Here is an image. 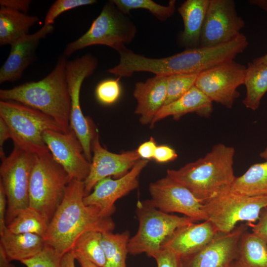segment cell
I'll return each instance as SVG.
<instances>
[{
  "label": "cell",
  "instance_id": "1",
  "mask_svg": "<svg viewBox=\"0 0 267 267\" xmlns=\"http://www.w3.org/2000/svg\"><path fill=\"white\" fill-rule=\"evenodd\" d=\"M84 181L71 180L63 198L49 222L46 244L63 256L71 251L77 239L89 231L112 232L115 223L95 206L87 205Z\"/></svg>",
  "mask_w": 267,
  "mask_h": 267
},
{
  "label": "cell",
  "instance_id": "2",
  "mask_svg": "<svg viewBox=\"0 0 267 267\" xmlns=\"http://www.w3.org/2000/svg\"><path fill=\"white\" fill-rule=\"evenodd\" d=\"M67 62L65 57H60L53 70L42 80L0 89L1 100L17 102L38 110L52 118L65 133H68L71 130V97Z\"/></svg>",
  "mask_w": 267,
  "mask_h": 267
},
{
  "label": "cell",
  "instance_id": "3",
  "mask_svg": "<svg viewBox=\"0 0 267 267\" xmlns=\"http://www.w3.org/2000/svg\"><path fill=\"white\" fill-rule=\"evenodd\" d=\"M234 153L233 147L219 143L203 157L179 169H168L166 176L185 187L203 203L230 189L236 177L233 167Z\"/></svg>",
  "mask_w": 267,
  "mask_h": 267
},
{
  "label": "cell",
  "instance_id": "4",
  "mask_svg": "<svg viewBox=\"0 0 267 267\" xmlns=\"http://www.w3.org/2000/svg\"><path fill=\"white\" fill-rule=\"evenodd\" d=\"M0 118L7 125L14 144L36 155L49 151L43 138L45 131L64 133L49 116L13 101L0 100Z\"/></svg>",
  "mask_w": 267,
  "mask_h": 267
},
{
  "label": "cell",
  "instance_id": "5",
  "mask_svg": "<svg viewBox=\"0 0 267 267\" xmlns=\"http://www.w3.org/2000/svg\"><path fill=\"white\" fill-rule=\"evenodd\" d=\"M71 180L50 151L36 155L30 180L29 207L50 222Z\"/></svg>",
  "mask_w": 267,
  "mask_h": 267
},
{
  "label": "cell",
  "instance_id": "6",
  "mask_svg": "<svg viewBox=\"0 0 267 267\" xmlns=\"http://www.w3.org/2000/svg\"><path fill=\"white\" fill-rule=\"evenodd\" d=\"M137 29L127 15L110 0L104 5L99 15L94 20L89 30L76 41L66 46L64 55L69 56L87 46L104 45L119 53L132 42Z\"/></svg>",
  "mask_w": 267,
  "mask_h": 267
},
{
  "label": "cell",
  "instance_id": "7",
  "mask_svg": "<svg viewBox=\"0 0 267 267\" xmlns=\"http://www.w3.org/2000/svg\"><path fill=\"white\" fill-rule=\"evenodd\" d=\"M136 214L139 222L135 234L129 239L128 253H146L149 257L161 250L162 244L177 228L195 222L186 217L163 212L149 200L138 201Z\"/></svg>",
  "mask_w": 267,
  "mask_h": 267
},
{
  "label": "cell",
  "instance_id": "8",
  "mask_svg": "<svg viewBox=\"0 0 267 267\" xmlns=\"http://www.w3.org/2000/svg\"><path fill=\"white\" fill-rule=\"evenodd\" d=\"M203 211L219 232L228 233L240 222L254 223L267 207V196H248L228 189L203 203Z\"/></svg>",
  "mask_w": 267,
  "mask_h": 267
},
{
  "label": "cell",
  "instance_id": "9",
  "mask_svg": "<svg viewBox=\"0 0 267 267\" xmlns=\"http://www.w3.org/2000/svg\"><path fill=\"white\" fill-rule=\"evenodd\" d=\"M35 158L36 154L14 144L10 154L1 159L0 183L7 201L6 225L19 210L29 207L30 180Z\"/></svg>",
  "mask_w": 267,
  "mask_h": 267
},
{
  "label": "cell",
  "instance_id": "10",
  "mask_svg": "<svg viewBox=\"0 0 267 267\" xmlns=\"http://www.w3.org/2000/svg\"><path fill=\"white\" fill-rule=\"evenodd\" d=\"M96 58L86 54L66 64V78L71 97L70 127L80 140L84 155L90 162L92 160L91 143L96 132L90 119L82 112L80 93L84 80L90 76L97 67Z\"/></svg>",
  "mask_w": 267,
  "mask_h": 267
},
{
  "label": "cell",
  "instance_id": "11",
  "mask_svg": "<svg viewBox=\"0 0 267 267\" xmlns=\"http://www.w3.org/2000/svg\"><path fill=\"white\" fill-rule=\"evenodd\" d=\"M246 69L234 60L227 61L199 74L195 86L212 102L231 108L239 96L237 89L244 84Z\"/></svg>",
  "mask_w": 267,
  "mask_h": 267
},
{
  "label": "cell",
  "instance_id": "12",
  "mask_svg": "<svg viewBox=\"0 0 267 267\" xmlns=\"http://www.w3.org/2000/svg\"><path fill=\"white\" fill-rule=\"evenodd\" d=\"M245 21L233 0H209L200 37V47H213L237 37Z\"/></svg>",
  "mask_w": 267,
  "mask_h": 267
},
{
  "label": "cell",
  "instance_id": "13",
  "mask_svg": "<svg viewBox=\"0 0 267 267\" xmlns=\"http://www.w3.org/2000/svg\"><path fill=\"white\" fill-rule=\"evenodd\" d=\"M151 203L167 213H178L195 222L208 220L202 202L187 188L167 176L150 183Z\"/></svg>",
  "mask_w": 267,
  "mask_h": 267
},
{
  "label": "cell",
  "instance_id": "14",
  "mask_svg": "<svg viewBox=\"0 0 267 267\" xmlns=\"http://www.w3.org/2000/svg\"><path fill=\"white\" fill-rule=\"evenodd\" d=\"M43 138L53 158L70 179L84 181L89 173L91 162L86 158L74 132L72 129L68 133L46 130L43 134Z\"/></svg>",
  "mask_w": 267,
  "mask_h": 267
},
{
  "label": "cell",
  "instance_id": "15",
  "mask_svg": "<svg viewBox=\"0 0 267 267\" xmlns=\"http://www.w3.org/2000/svg\"><path fill=\"white\" fill-rule=\"evenodd\" d=\"M248 228L245 223L228 233L218 232L204 247L180 258L181 267H229L236 259L239 239Z\"/></svg>",
  "mask_w": 267,
  "mask_h": 267
},
{
  "label": "cell",
  "instance_id": "16",
  "mask_svg": "<svg viewBox=\"0 0 267 267\" xmlns=\"http://www.w3.org/2000/svg\"><path fill=\"white\" fill-rule=\"evenodd\" d=\"M91 151L89 173L84 181L86 196L99 181L109 177L116 178L123 177L140 159L136 150L119 154L108 151L101 145L96 132L92 141Z\"/></svg>",
  "mask_w": 267,
  "mask_h": 267
},
{
  "label": "cell",
  "instance_id": "17",
  "mask_svg": "<svg viewBox=\"0 0 267 267\" xmlns=\"http://www.w3.org/2000/svg\"><path fill=\"white\" fill-rule=\"evenodd\" d=\"M148 161L140 159L123 177L116 179L109 177L99 181L93 191L84 197L85 204L95 206L104 215L111 217L115 211V202L138 187V177Z\"/></svg>",
  "mask_w": 267,
  "mask_h": 267
},
{
  "label": "cell",
  "instance_id": "18",
  "mask_svg": "<svg viewBox=\"0 0 267 267\" xmlns=\"http://www.w3.org/2000/svg\"><path fill=\"white\" fill-rule=\"evenodd\" d=\"M53 30V25L44 24L36 33L26 34L12 43L9 55L0 69V83L19 79L32 61L40 41Z\"/></svg>",
  "mask_w": 267,
  "mask_h": 267
},
{
  "label": "cell",
  "instance_id": "19",
  "mask_svg": "<svg viewBox=\"0 0 267 267\" xmlns=\"http://www.w3.org/2000/svg\"><path fill=\"white\" fill-rule=\"evenodd\" d=\"M218 232L209 220L192 223L175 230L162 244L161 249L171 250L182 258L204 247Z\"/></svg>",
  "mask_w": 267,
  "mask_h": 267
},
{
  "label": "cell",
  "instance_id": "20",
  "mask_svg": "<svg viewBox=\"0 0 267 267\" xmlns=\"http://www.w3.org/2000/svg\"><path fill=\"white\" fill-rule=\"evenodd\" d=\"M167 76L156 75L145 82L135 84L133 95L137 101L135 114L143 125L151 124L164 105L167 96Z\"/></svg>",
  "mask_w": 267,
  "mask_h": 267
},
{
  "label": "cell",
  "instance_id": "21",
  "mask_svg": "<svg viewBox=\"0 0 267 267\" xmlns=\"http://www.w3.org/2000/svg\"><path fill=\"white\" fill-rule=\"evenodd\" d=\"M212 102L194 86L179 98L163 106L154 117L151 127L159 121L171 116L178 120L186 114L196 112L201 116L208 117L213 111Z\"/></svg>",
  "mask_w": 267,
  "mask_h": 267
},
{
  "label": "cell",
  "instance_id": "22",
  "mask_svg": "<svg viewBox=\"0 0 267 267\" xmlns=\"http://www.w3.org/2000/svg\"><path fill=\"white\" fill-rule=\"evenodd\" d=\"M209 0H187L178 8L184 25L179 41L186 49L200 47L201 31Z\"/></svg>",
  "mask_w": 267,
  "mask_h": 267
},
{
  "label": "cell",
  "instance_id": "23",
  "mask_svg": "<svg viewBox=\"0 0 267 267\" xmlns=\"http://www.w3.org/2000/svg\"><path fill=\"white\" fill-rule=\"evenodd\" d=\"M0 236V246L10 261L31 259L42 252L46 245L44 238L38 234L14 233L7 228Z\"/></svg>",
  "mask_w": 267,
  "mask_h": 267
},
{
  "label": "cell",
  "instance_id": "24",
  "mask_svg": "<svg viewBox=\"0 0 267 267\" xmlns=\"http://www.w3.org/2000/svg\"><path fill=\"white\" fill-rule=\"evenodd\" d=\"M39 20L37 16L0 6V45H11L28 34L29 29Z\"/></svg>",
  "mask_w": 267,
  "mask_h": 267
},
{
  "label": "cell",
  "instance_id": "25",
  "mask_svg": "<svg viewBox=\"0 0 267 267\" xmlns=\"http://www.w3.org/2000/svg\"><path fill=\"white\" fill-rule=\"evenodd\" d=\"M236 267H267V245L254 232L246 230L241 235L233 262Z\"/></svg>",
  "mask_w": 267,
  "mask_h": 267
},
{
  "label": "cell",
  "instance_id": "26",
  "mask_svg": "<svg viewBox=\"0 0 267 267\" xmlns=\"http://www.w3.org/2000/svg\"><path fill=\"white\" fill-rule=\"evenodd\" d=\"M230 190L248 196H267V160L252 165L243 175L235 177Z\"/></svg>",
  "mask_w": 267,
  "mask_h": 267
},
{
  "label": "cell",
  "instance_id": "27",
  "mask_svg": "<svg viewBox=\"0 0 267 267\" xmlns=\"http://www.w3.org/2000/svg\"><path fill=\"white\" fill-rule=\"evenodd\" d=\"M244 85L246 88V95L243 100L244 105L253 110L258 109L267 91V65L248 63Z\"/></svg>",
  "mask_w": 267,
  "mask_h": 267
},
{
  "label": "cell",
  "instance_id": "28",
  "mask_svg": "<svg viewBox=\"0 0 267 267\" xmlns=\"http://www.w3.org/2000/svg\"><path fill=\"white\" fill-rule=\"evenodd\" d=\"M49 223L40 213L28 207L19 210L7 228L12 233H34L44 238Z\"/></svg>",
  "mask_w": 267,
  "mask_h": 267
},
{
  "label": "cell",
  "instance_id": "29",
  "mask_svg": "<svg viewBox=\"0 0 267 267\" xmlns=\"http://www.w3.org/2000/svg\"><path fill=\"white\" fill-rule=\"evenodd\" d=\"M130 238L128 231L121 233L112 232L102 233L101 244L106 259L104 267H126Z\"/></svg>",
  "mask_w": 267,
  "mask_h": 267
},
{
  "label": "cell",
  "instance_id": "30",
  "mask_svg": "<svg viewBox=\"0 0 267 267\" xmlns=\"http://www.w3.org/2000/svg\"><path fill=\"white\" fill-rule=\"evenodd\" d=\"M102 238V233L99 231H87L77 239L71 251L75 255L83 256L98 267H104L106 259Z\"/></svg>",
  "mask_w": 267,
  "mask_h": 267
},
{
  "label": "cell",
  "instance_id": "31",
  "mask_svg": "<svg viewBox=\"0 0 267 267\" xmlns=\"http://www.w3.org/2000/svg\"><path fill=\"white\" fill-rule=\"evenodd\" d=\"M118 9L126 15L135 9H146L157 19L164 21L171 17L176 9V0H171L162 5L151 0H112Z\"/></svg>",
  "mask_w": 267,
  "mask_h": 267
},
{
  "label": "cell",
  "instance_id": "32",
  "mask_svg": "<svg viewBox=\"0 0 267 267\" xmlns=\"http://www.w3.org/2000/svg\"><path fill=\"white\" fill-rule=\"evenodd\" d=\"M198 75L196 74H177L168 76L167 96L164 106L179 98L194 86Z\"/></svg>",
  "mask_w": 267,
  "mask_h": 267
},
{
  "label": "cell",
  "instance_id": "33",
  "mask_svg": "<svg viewBox=\"0 0 267 267\" xmlns=\"http://www.w3.org/2000/svg\"><path fill=\"white\" fill-rule=\"evenodd\" d=\"M119 79L106 80L98 84L95 92L99 102L103 104L110 105L118 100L121 93Z\"/></svg>",
  "mask_w": 267,
  "mask_h": 267
},
{
  "label": "cell",
  "instance_id": "34",
  "mask_svg": "<svg viewBox=\"0 0 267 267\" xmlns=\"http://www.w3.org/2000/svg\"><path fill=\"white\" fill-rule=\"evenodd\" d=\"M62 256L46 244L36 256L21 262L26 267H61Z\"/></svg>",
  "mask_w": 267,
  "mask_h": 267
},
{
  "label": "cell",
  "instance_id": "35",
  "mask_svg": "<svg viewBox=\"0 0 267 267\" xmlns=\"http://www.w3.org/2000/svg\"><path fill=\"white\" fill-rule=\"evenodd\" d=\"M95 0H57L50 7L44 19V24L53 25L61 13L74 8L92 4Z\"/></svg>",
  "mask_w": 267,
  "mask_h": 267
},
{
  "label": "cell",
  "instance_id": "36",
  "mask_svg": "<svg viewBox=\"0 0 267 267\" xmlns=\"http://www.w3.org/2000/svg\"><path fill=\"white\" fill-rule=\"evenodd\" d=\"M157 267H181L180 258L174 252L167 249H161L153 254Z\"/></svg>",
  "mask_w": 267,
  "mask_h": 267
},
{
  "label": "cell",
  "instance_id": "37",
  "mask_svg": "<svg viewBox=\"0 0 267 267\" xmlns=\"http://www.w3.org/2000/svg\"><path fill=\"white\" fill-rule=\"evenodd\" d=\"M246 223L251 227L252 232L262 238L267 245V207L262 210L256 223Z\"/></svg>",
  "mask_w": 267,
  "mask_h": 267
},
{
  "label": "cell",
  "instance_id": "38",
  "mask_svg": "<svg viewBox=\"0 0 267 267\" xmlns=\"http://www.w3.org/2000/svg\"><path fill=\"white\" fill-rule=\"evenodd\" d=\"M177 158L178 154L175 149L166 145L157 146L153 157L155 161L160 163L173 161Z\"/></svg>",
  "mask_w": 267,
  "mask_h": 267
},
{
  "label": "cell",
  "instance_id": "39",
  "mask_svg": "<svg viewBox=\"0 0 267 267\" xmlns=\"http://www.w3.org/2000/svg\"><path fill=\"white\" fill-rule=\"evenodd\" d=\"M157 147L154 138L151 137L148 141L140 144L136 151L142 159L149 160L153 158Z\"/></svg>",
  "mask_w": 267,
  "mask_h": 267
},
{
  "label": "cell",
  "instance_id": "40",
  "mask_svg": "<svg viewBox=\"0 0 267 267\" xmlns=\"http://www.w3.org/2000/svg\"><path fill=\"white\" fill-rule=\"evenodd\" d=\"M30 0H0V6L26 13L30 7Z\"/></svg>",
  "mask_w": 267,
  "mask_h": 267
},
{
  "label": "cell",
  "instance_id": "41",
  "mask_svg": "<svg viewBox=\"0 0 267 267\" xmlns=\"http://www.w3.org/2000/svg\"><path fill=\"white\" fill-rule=\"evenodd\" d=\"M7 201L2 185L0 183V235L7 229L6 215Z\"/></svg>",
  "mask_w": 267,
  "mask_h": 267
},
{
  "label": "cell",
  "instance_id": "42",
  "mask_svg": "<svg viewBox=\"0 0 267 267\" xmlns=\"http://www.w3.org/2000/svg\"><path fill=\"white\" fill-rule=\"evenodd\" d=\"M9 138H11L9 130L5 122L0 118V156L1 159L5 157L3 145L5 141Z\"/></svg>",
  "mask_w": 267,
  "mask_h": 267
},
{
  "label": "cell",
  "instance_id": "43",
  "mask_svg": "<svg viewBox=\"0 0 267 267\" xmlns=\"http://www.w3.org/2000/svg\"><path fill=\"white\" fill-rule=\"evenodd\" d=\"M75 255L72 251L63 255L61 261V267H75Z\"/></svg>",
  "mask_w": 267,
  "mask_h": 267
},
{
  "label": "cell",
  "instance_id": "44",
  "mask_svg": "<svg viewBox=\"0 0 267 267\" xmlns=\"http://www.w3.org/2000/svg\"><path fill=\"white\" fill-rule=\"evenodd\" d=\"M10 262L2 248L0 246V267H15Z\"/></svg>",
  "mask_w": 267,
  "mask_h": 267
},
{
  "label": "cell",
  "instance_id": "45",
  "mask_svg": "<svg viewBox=\"0 0 267 267\" xmlns=\"http://www.w3.org/2000/svg\"><path fill=\"white\" fill-rule=\"evenodd\" d=\"M74 255L76 260L79 262L81 267H98L82 255L75 254Z\"/></svg>",
  "mask_w": 267,
  "mask_h": 267
},
{
  "label": "cell",
  "instance_id": "46",
  "mask_svg": "<svg viewBox=\"0 0 267 267\" xmlns=\"http://www.w3.org/2000/svg\"><path fill=\"white\" fill-rule=\"evenodd\" d=\"M249 2L252 4H257L264 10H267V0H249Z\"/></svg>",
  "mask_w": 267,
  "mask_h": 267
},
{
  "label": "cell",
  "instance_id": "47",
  "mask_svg": "<svg viewBox=\"0 0 267 267\" xmlns=\"http://www.w3.org/2000/svg\"><path fill=\"white\" fill-rule=\"evenodd\" d=\"M253 62L255 64H263L267 65V53L262 56L254 59Z\"/></svg>",
  "mask_w": 267,
  "mask_h": 267
},
{
  "label": "cell",
  "instance_id": "48",
  "mask_svg": "<svg viewBox=\"0 0 267 267\" xmlns=\"http://www.w3.org/2000/svg\"><path fill=\"white\" fill-rule=\"evenodd\" d=\"M260 156L265 160H267V147L260 153Z\"/></svg>",
  "mask_w": 267,
  "mask_h": 267
},
{
  "label": "cell",
  "instance_id": "49",
  "mask_svg": "<svg viewBox=\"0 0 267 267\" xmlns=\"http://www.w3.org/2000/svg\"><path fill=\"white\" fill-rule=\"evenodd\" d=\"M229 267H236L234 265V263H233H233L229 266Z\"/></svg>",
  "mask_w": 267,
  "mask_h": 267
}]
</instances>
